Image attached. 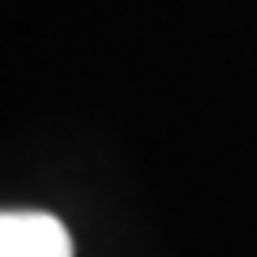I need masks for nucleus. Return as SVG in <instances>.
<instances>
[{
	"mask_svg": "<svg viewBox=\"0 0 257 257\" xmlns=\"http://www.w3.org/2000/svg\"><path fill=\"white\" fill-rule=\"evenodd\" d=\"M0 257H72V234L49 212H4Z\"/></svg>",
	"mask_w": 257,
	"mask_h": 257,
	"instance_id": "obj_1",
	"label": "nucleus"
}]
</instances>
